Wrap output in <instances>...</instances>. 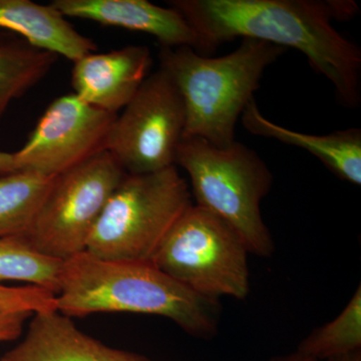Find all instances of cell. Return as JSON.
<instances>
[{
  "label": "cell",
  "mask_w": 361,
  "mask_h": 361,
  "mask_svg": "<svg viewBox=\"0 0 361 361\" xmlns=\"http://www.w3.org/2000/svg\"><path fill=\"white\" fill-rule=\"evenodd\" d=\"M200 37L207 56L236 37L292 47L334 85L342 106L361 101V51L332 20L353 18L357 6L327 0H171Z\"/></svg>",
  "instance_id": "cell-1"
},
{
  "label": "cell",
  "mask_w": 361,
  "mask_h": 361,
  "mask_svg": "<svg viewBox=\"0 0 361 361\" xmlns=\"http://www.w3.org/2000/svg\"><path fill=\"white\" fill-rule=\"evenodd\" d=\"M268 361H319L313 360V358L307 357L301 353L293 351V353H287V355H277L270 358Z\"/></svg>",
  "instance_id": "cell-22"
},
{
  "label": "cell",
  "mask_w": 361,
  "mask_h": 361,
  "mask_svg": "<svg viewBox=\"0 0 361 361\" xmlns=\"http://www.w3.org/2000/svg\"><path fill=\"white\" fill-rule=\"evenodd\" d=\"M56 177L23 170L0 176V239L28 234Z\"/></svg>",
  "instance_id": "cell-15"
},
{
  "label": "cell",
  "mask_w": 361,
  "mask_h": 361,
  "mask_svg": "<svg viewBox=\"0 0 361 361\" xmlns=\"http://www.w3.org/2000/svg\"><path fill=\"white\" fill-rule=\"evenodd\" d=\"M18 170L14 153L0 152V176L9 174Z\"/></svg>",
  "instance_id": "cell-21"
},
{
  "label": "cell",
  "mask_w": 361,
  "mask_h": 361,
  "mask_svg": "<svg viewBox=\"0 0 361 361\" xmlns=\"http://www.w3.org/2000/svg\"><path fill=\"white\" fill-rule=\"evenodd\" d=\"M116 116L106 151L127 174H148L176 166L186 113L179 90L161 68L149 75Z\"/></svg>",
  "instance_id": "cell-8"
},
{
  "label": "cell",
  "mask_w": 361,
  "mask_h": 361,
  "mask_svg": "<svg viewBox=\"0 0 361 361\" xmlns=\"http://www.w3.org/2000/svg\"><path fill=\"white\" fill-rule=\"evenodd\" d=\"M241 121L244 128L252 135L270 137L306 149L319 159L337 177L360 186V129L353 128L322 135L295 132L266 118L254 99L247 104Z\"/></svg>",
  "instance_id": "cell-13"
},
{
  "label": "cell",
  "mask_w": 361,
  "mask_h": 361,
  "mask_svg": "<svg viewBox=\"0 0 361 361\" xmlns=\"http://www.w3.org/2000/svg\"><path fill=\"white\" fill-rule=\"evenodd\" d=\"M63 262L37 250L26 236L0 239V283L23 282L56 294Z\"/></svg>",
  "instance_id": "cell-17"
},
{
  "label": "cell",
  "mask_w": 361,
  "mask_h": 361,
  "mask_svg": "<svg viewBox=\"0 0 361 361\" xmlns=\"http://www.w3.org/2000/svg\"><path fill=\"white\" fill-rule=\"evenodd\" d=\"M0 361H153L133 351L110 348L78 329L58 310L35 313L23 341Z\"/></svg>",
  "instance_id": "cell-12"
},
{
  "label": "cell",
  "mask_w": 361,
  "mask_h": 361,
  "mask_svg": "<svg viewBox=\"0 0 361 361\" xmlns=\"http://www.w3.org/2000/svg\"><path fill=\"white\" fill-rule=\"evenodd\" d=\"M51 4L66 18L148 33L161 47H189L208 56L200 37L172 7L156 6L148 0H54Z\"/></svg>",
  "instance_id": "cell-11"
},
{
  "label": "cell",
  "mask_w": 361,
  "mask_h": 361,
  "mask_svg": "<svg viewBox=\"0 0 361 361\" xmlns=\"http://www.w3.org/2000/svg\"><path fill=\"white\" fill-rule=\"evenodd\" d=\"M191 205V190L176 166L148 174H126L104 207L85 251L114 260L152 261Z\"/></svg>",
  "instance_id": "cell-5"
},
{
  "label": "cell",
  "mask_w": 361,
  "mask_h": 361,
  "mask_svg": "<svg viewBox=\"0 0 361 361\" xmlns=\"http://www.w3.org/2000/svg\"><path fill=\"white\" fill-rule=\"evenodd\" d=\"M325 361H361V350L349 353V355L339 356V357L330 358V360Z\"/></svg>",
  "instance_id": "cell-23"
},
{
  "label": "cell",
  "mask_w": 361,
  "mask_h": 361,
  "mask_svg": "<svg viewBox=\"0 0 361 361\" xmlns=\"http://www.w3.org/2000/svg\"><path fill=\"white\" fill-rule=\"evenodd\" d=\"M249 254L231 226L193 204L171 228L152 262L199 295L243 300L250 292Z\"/></svg>",
  "instance_id": "cell-6"
},
{
  "label": "cell",
  "mask_w": 361,
  "mask_h": 361,
  "mask_svg": "<svg viewBox=\"0 0 361 361\" xmlns=\"http://www.w3.org/2000/svg\"><path fill=\"white\" fill-rule=\"evenodd\" d=\"M152 65L151 51L146 45L90 52L75 61L73 94L90 106L118 115L148 78Z\"/></svg>",
  "instance_id": "cell-10"
},
{
  "label": "cell",
  "mask_w": 361,
  "mask_h": 361,
  "mask_svg": "<svg viewBox=\"0 0 361 361\" xmlns=\"http://www.w3.org/2000/svg\"><path fill=\"white\" fill-rule=\"evenodd\" d=\"M116 114L75 94L59 97L40 116L25 146L14 153L18 170L56 177L106 151Z\"/></svg>",
  "instance_id": "cell-9"
},
{
  "label": "cell",
  "mask_w": 361,
  "mask_h": 361,
  "mask_svg": "<svg viewBox=\"0 0 361 361\" xmlns=\"http://www.w3.org/2000/svg\"><path fill=\"white\" fill-rule=\"evenodd\" d=\"M0 310L27 312L30 314L58 310L54 292L32 286H6L0 283Z\"/></svg>",
  "instance_id": "cell-19"
},
{
  "label": "cell",
  "mask_w": 361,
  "mask_h": 361,
  "mask_svg": "<svg viewBox=\"0 0 361 361\" xmlns=\"http://www.w3.org/2000/svg\"><path fill=\"white\" fill-rule=\"evenodd\" d=\"M58 54L27 42L0 44V118L13 99L35 87L49 73Z\"/></svg>",
  "instance_id": "cell-16"
},
{
  "label": "cell",
  "mask_w": 361,
  "mask_h": 361,
  "mask_svg": "<svg viewBox=\"0 0 361 361\" xmlns=\"http://www.w3.org/2000/svg\"><path fill=\"white\" fill-rule=\"evenodd\" d=\"M361 350V287L331 322L316 327L297 346V353L325 361Z\"/></svg>",
  "instance_id": "cell-18"
},
{
  "label": "cell",
  "mask_w": 361,
  "mask_h": 361,
  "mask_svg": "<svg viewBox=\"0 0 361 361\" xmlns=\"http://www.w3.org/2000/svg\"><path fill=\"white\" fill-rule=\"evenodd\" d=\"M58 311L68 317L137 313L167 318L195 338L212 339L219 329L220 300L199 295L152 261L104 259L84 251L63 260Z\"/></svg>",
  "instance_id": "cell-2"
},
{
  "label": "cell",
  "mask_w": 361,
  "mask_h": 361,
  "mask_svg": "<svg viewBox=\"0 0 361 361\" xmlns=\"http://www.w3.org/2000/svg\"><path fill=\"white\" fill-rule=\"evenodd\" d=\"M0 30L18 33L32 47L73 63L97 49L96 42L78 32L51 4L0 0Z\"/></svg>",
  "instance_id": "cell-14"
},
{
  "label": "cell",
  "mask_w": 361,
  "mask_h": 361,
  "mask_svg": "<svg viewBox=\"0 0 361 361\" xmlns=\"http://www.w3.org/2000/svg\"><path fill=\"white\" fill-rule=\"evenodd\" d=\"M32 315L27 312L0 310V343L20 338L26 320Z\"/></svg>",
  "instance_id": "cell-20"
},
{
  "label": "cell",
  "mask_w": 361,
  "mask_h": 361,
  "mask_svg": "<svg viewBox=\"0 0 361 361\" xmlns=\"http://www.w3.org/2000/svg\"><path fill=\"white\" fill-rule=\"evenodd\" d=\"M176 165L186 171L196 205L218 216L243 240L249 253L269 258L274 240L261 213L273 176L254 149L237 141L226 148L183 137Z\"/></svg>",
  "instance_id": "cell-4"
},
{
  "label": "cell",
  "mask_w": 361,
  "mask_h": 361,
  "mask_svg": "<svg viewBox=\"0 0 361 361\" xmlns=\"http://www.w3.org/2000/svg\"><path fill=\"white\" fill-rule=\"evenodd\" d=\"M126 174L104 151L56 176L26 237L37 250L59 260L87 250L104 207Z\"/></svg>",
  "instance_id": "cell-7"
},
{
  "label": "cell",
  "mask_w": 361,
  "mask_h": 361,
  "mask_svg": "<svg viewBox=\"0 0 361 361\" xmlns=\"http://www.w3.org/2000/svg\"><path fill=\"white\" fill-rule=\"evenodd\" d=\"M287 49L242 39L231 54L209 58L189 47H161L160 68L173 80L186 113L184 137H199L226 148L247 104L260 87L266 68Z\"/></svg>",
  "instance_id": "cell-3"
}]
</instances>
